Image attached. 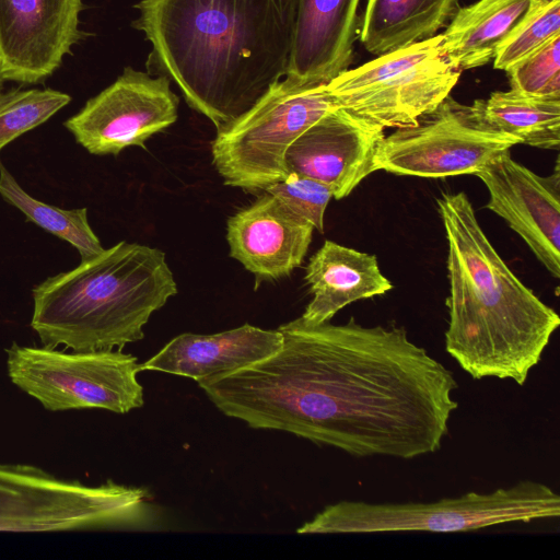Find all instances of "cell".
Returning a JSON list of instances; mask_svg holds the SVG:
<instances>
[{
  "label": "cell",
  "instance_id": "obj_1",
  "mask_svg": "<svg viewBox=\"0 0 560 560\" xmlns=\"http://www.w3.org/2000/svg\"><path fill=\"white\" fill-rule=\"evenodd\" d=\"M278 330L273 354L197 381L224 415L355 457L411 459L441 448L458 384L404 327L299 317Z\"/></svg>",
  "mask_w": 560,
  "mask_h": 560
},
{
  "label": "cell",
  "instance_id": "obj_2",
  "mask_svg": "<svg viewBox=\"0 0 560 560\" xmlns=\"http://www.w3.org/2000/svg\"><path fill=\"white\" fill-rule=\"evenodd\" d=\"M298 0H141L133 27L149 63L217 129L247 112L288 71Z\"/></svg>",
  "mask_w": 560,
  "mask_h": 560
},
{
  "label": "cell",
  "instance_id": "obj_3",
  "mask_svg": "<svg viewBox=\"0 0 560 560\" xmlns=\"http://www.w3.org/2000/svg\"><path fill=\"white\" fill-rule=\"evenodd\" d=\"M448 244L445 350L472 378L524 385L560 325L509 268L463 191L438 199Z\"/></svg>",
  "mask_w": 560,
  "mask_h": 560
},
{
  "label": "cell",
  "instance_id": "obj_4",
  "mask_svg": "<svg viewBox=\"0 0 560 560\" xmlns=\"http://www.w3.org/2000/svg\"><path fill=\"white\" fill-rule=\"evenodd\" d=\"M176 293L162 250L121 241L36 284L31 327L48 348L121 349L144 337L150 316Z\"/></svg>",
  "mask_w": 560,
  "mask_h": 560
},
{
  "label": "cell",
  "instance_id": "obj_5",
  "mask_svg": "<svg viewBox=\"0 0 560 560\" xmlns=\"http://www.w3.org/2000/svg\"><path fill=\"white\" fill-rule=\"evenodd\" d=\"M559 516L560 497L557 492L542 482L522 480L492 492L471 491L433 502L370 503L342 500L326 506L296 533H456Z\"/></svg>",
  "mask_w": 560,
  "mask_h": 560
},
{
  "label": "cell",
  "instance_id": "obj_6",
  "mask_svg": "<svg viewBox=\"0 0 560 560\" xmlns=\"http://www.w3.org/2000/svg\"><path fill=\"white\" fill-rule=\"evenodd\" d=\"M145 489L108 480L89 486L40 467L0 463V532L144 528L155 510Z\"/></svg>",
  "mask_w": 560,
  "mask_h": 560
},
{
  "label": "cell",
  "instance_id": "obj_7",
  "mask_svg": "<svg viewBox=\"0 0 560 560\" xmlns=\"http://www.w3.org/2000/svg\"><path fill=\"white\" fill-rule=\"evenodd\" d=\"M336 107L328 83L283 78L247 112L217 129L213 165L225 185L264 190L287 176L284 155L292 142Z\"/></svg>",
  "mask_w": 560,
  "mask_h": 560
},
{
  "label": "cell",
  "instance_id": "obj_8",
  "mask_svg": "<svg viewBox=\"0 0 560 560\" xmlns=\"http://www.w3.org/2000/svg\"><path fill=\"white\" fill-rule=\"evenodd\" d=\"M442 40L438 34L341 72L328 82L337 106L382 129L415 125L460 75L443 56Z\"/></svg>",
  "mask_w": 560,
  "mask_h": 560
},
{
  "label": "cell",
  "instance_id": "obj_9",
  "mask_svg": "<svg viewBox=\"0 0 560 560\" xmlns=\"http://www.w3.org/2000/svg\"><path fill=\"white\" fill-rule=\"evenodd\" d=\"M5 353L11 382L49 411L126 413L144 404L137 358L120 349L66 352L13 342Z\"/></svg>",
  "mask_w": 560,
  "mask_h": 560
},
{
  "label": "cell",
  "instance_id": "obj_10",
  "mask_svg": "<svg viewBox=\"0 0 560 560\" xmlns=\"http://www.w3.org/2000/svg\"><path fill=\"white\" fill-rule=\"evenodd\" d=\"M521 141L488 125L471 105L450 95L412 126L380 142L375 166L396 175L444 178L477 174Z\"/></svg>",
  "mask_w": 560,
  "mask_h": 560
},
{
  "label": "cell",
  "instance_id": "obj_11",
  "mask_svg": "<svg viewBox=\"0 0 560 560\" xmlns=\"http://www.w3.org/2000/svg\"><path fill=\"white\" fill-rule=\"evenodd\" d=\"M178 104L168 78L127 67L63 125L89 153L117 155L173 125Z\"/></svg>",
  "mask_w": 560,
  "mask_h": 560
},
{
  "label": "cell",
  "instance_id": "obj_12",
  "mask_svg": "<svg viewBox=\"0 0 560 560\" xmlns=\"http://www.w3.org/2000/svg\"><path fill=\"white\" fill-rule=\"evenodd\" d=\"M82 0H0L3 80L38 83L52 74L83 36Z\"/></svg>",
  "mask_w": 560,
  "mask_h": 560
},
{
  "label": "cell",
  "instance_id": "obj_13",
  "mask_svg": "<svg viewBox=\"0 0 560 560\" xmlns=\"http://www.w3.org/2000/svg\"><path fill=\"white\" fill-rule=\"evenodd\" d=\"M486 208L503 218L555 278L560 277V171L540 176L503 152L476 174Z\"/></svg>",
  "mask_w": 560,
  "mask_h": 560
},
{
  "label": "cell",
  "instance_id": "obj_14",
  "mask_svg": "<svg viewBox=\"0 0 560 560\" xmlns=\"http://www.w3.org/2000/svg\"><path fill=\"white\" fill-rule=\"evenodd\" d=\"M384 136V129L336 107L288 148L287 172L319 182L340 200L376 171V152Z\"/></svg>",
  "mask_w": 560,
  "mask_h": 560
},
{
  "label": "cell",
  "instance_id": "obj_15",
  "mask_svg": "<svg viewBox=\"0 0 560 560\" xmlns=\"http://www.w3.org/2000/svg\"><path fill=\"white\" fill-rule=\"evenodd\" d=\"M226 231L230 256L258 283L287 277L301 266L314 226L265 191L228 220Z\"/></svg>",
  "mask_w": 560,
  "mask_h": 560
},
{
  "label": "cell",
  "instance_id": "obj_16",
  "mask_svg": "<svg viewBox=\"0 0 560 560\" xmlns=\"http://www.w3.org/2000/svg\"><path fill=\"white\" fill-rule=\"evenodd\" d=\"M361 0H298L292 50L284 78L328 83L353 59Z\"/></svg>",
  "mask_w": 560,
  "mask_h": 560
},
{
  "label": "cell",
  "instance_id": "obj_17",
  "mask_svg": "<svg viewBox=\"0 0 560 560\" xmlns=\"http://www.w3.org/2000/svg\"><path fill=\"white\" fill-rule=\"evenodd\" d=\"M282 346V334L245 324L213 335L182 334L155 355L139 364L140 371H160L196 381L234 371L260 361Z\"/></svg>",
  "mask_w": 560,
  "mask_h": 560
},
{
  "label": "cell",
  "instance_id": "obj_18",
  "mask_svg": "<svg viewBox=\"0 0 560 560\" xmlns=\"http://www.w3.org/2000/svg\"><path fill=\"white\" fill-rule=\"evenodd\" d=\"M305 281L313 294L301 318L322 324L355 301L383 295L393 288L376 256L325 241L311 257Z\"/></svg>",
  "mask_w": 560,
  "mask_h": 560
},
{
  "label": "cell",
  "instance_id": "obj_19",
  "mask_svg": "<svg viewBox=\"0 0 560 560\" xmlns=\"http://www.w3.org/2000/svg\"><path fill=\"white\" fill-rule=\"evenodd\" d=\"M529 8V0H478L459 8L442 33L441 51L452 66H485Z\"/></svg>",
  "mask_w": 560,
  "mask_h": 560
},
{
  "label": "cell",
  "instance_id": "obj_20",
  "mask_svg": "<svg viewBox=\"0 0 560 560\" xmlns=\"http://www.w3.org/2000/svg\"><path fill=\"white\" fill-rule=\"evenodd\" d=\"M460 0H368L360 39L376 56L433 37Z\"/></svg>",
  "mask_w": 560,
  "mask_h": 560
},
{
  "label": "cell",
  "instance_id": "obj_21",
  "mask_svg": "<svg viewBox=\"0 0 560 560\" xmlns=\"http://www.w3.org/2000/svg\"><path fill=\"white\" fill-rule=\"evenodd\" d=\"M471 106L488 125L517 138L521 144L560 148V96L528 95L511 89L476 100Z\"/></svg>",
  "mask_w": 560,
  "mask_h": 560
},
{
  "label": "cell",
  "instance_id": "obj_22",
  "mask_svg": "<svg viewBox=\"0 0 560 560\" xmlns=\"http://www.w3.org/2000/svg\"><path fill=\"white\" fill-rule=\"evenodd\" d=\"M0 196L19 209L28 221L71 244L81 260L101 254L105 248L88 220V209H61L28 195L0 162Z\"/></svg>",
  "mask_w": 560,
  "mask_h": 560
},
{
  "label": "cell",
  "instance_id": "obj_23",
  "mask_svg": "<svg viewBox=\"0 0 560 560\" xmlns=\"http://www.w3.org/2000/svg\"><path fill=\"white\" fill-rule=\"evenodd\" d=\"M71 96L52 89L0 92V151L67 106Z\"/></svg>",
  "mask_w": 560,
  "mask_h": 560
},
{
  "label": "cell",
  "instance_id": "obj_24",
  "mask_svg": "<svg viewBox=\"0 0 560 560\" xmlns=\"http://www.w3.org/2000/svg\"><path fill=\"white\" fill-rule=\"evenodd\" d=\"M558 34L560 0L537 10H527L499 45L493 67L508 71Z\"/></svg>",
  "mask_w": 560,
  "mask_h": 560
},
{
  "label": "cell",
  "instance_id": "obj_25",
  "mask_svg": "<svg viewBox=\"0 0 560 560\" xmlns=\"http://www.w3.org/2000/svg\"><path fill=\"white\" fill-rule=\"evenodd\" d=\"M512 90L539 96H560V34L511 67Z\"/></svg>",
  "mask_w": 560,
  "mask_h": 560
},
{
  "label": "cell",
  "instance_id": "obj_26",
  "mask_svg": "<svg viewBox=\"0 0 560 560\" xmlns=\"http://www.w3.org/2000/svg\"><path fill=\"white\" fill-rule=\"evenodd\" d=\"M264 191L278 199L290 211L308 221L319 233L324 231V214L330 190L319 182L298 173L289 172L279 182L267 186Z\"/></svg>",
  "mask_w": 560,
  "mask_h": 560
},
{
  "label": "cell",
  "instance_id": "obj_27",
  "mask_svg": "<svg viewBox=\"0 0 560 560\" xmlns=\"http://www.w3.org/2000/svg\"><path fill=\"white\" fill-rule=\"evenodd\" d=\"M557 0H529V8L528 10H537L540 8H544Z\"/></svg>",
  "mask_w": 560,
  "mask_h": 560
},
{
  "label": "cell",
  "instance_id": "obj_28",
  "mask_svg": "<svg viewBox=\"0 0 560 560\" xmlns=\"http://www.w3.org/2000/svg\"><path fill=\"white\" fill-rule=\"evenodd\" d=\"M2 81H3V79H2L1 67H0V85H1Z\"/></svg>",
  "mask_w": 560,
  "mask_h": 560
}]
</instances>
